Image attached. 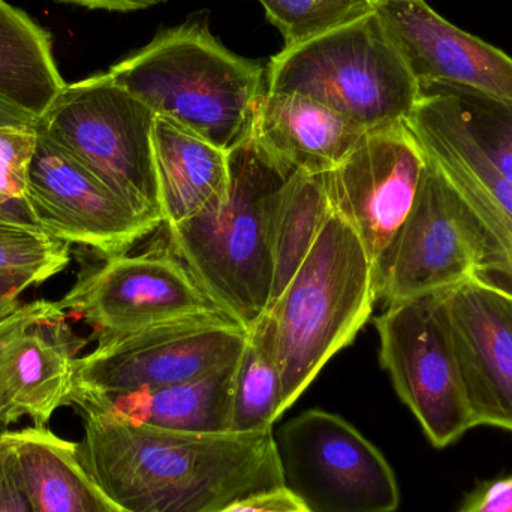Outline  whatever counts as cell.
Listing matches in <instances>:
<instances>
[{
	"label": "cell",
	"mask_w": 512,
	"mask_h": 512,
	"mask_svg": "<svg viewBox=\"0 0 512 512\" xmlns=\"http://www.w3.org/2000/svg\"><path fill=\"white\" fill-rule=\"evenodd\" d=\"M427 159L406 122L369 129L324 174L331 210L360 237L375 267L414 206Z\"/></svg>",
	"instance_id": "12"
},
{
	"label": "cell",
	"mask_w": 512,
	"mask_h": 512,
	"mask_svg": "<svg viewBox=\"0 0 512 512\" xmlns=\"http://www.w3.org/2000/svg\"><path fill=\"white\" fill-rule=\"evenodd\" d=\"M489 271L480 224L427 161L408 218L373 267L376 298L387 306L414 300L489 277Z\"/></svg>",
	"instance_id": "8"
},
{
	"label": "cell",
	"mask_w": 512,
	"mask_h": 512,
	"mask_svg": "<svg viewBox=\"0 0 512 512\" xmlns=\"http://www.w3.org/2000/svg\"><path fill=\"white\" fill-rule=\"evenodd\" d=\"M56 2L72 3L89 9H105V11L132 12L152 8L167 0H56Z\"/></svg>",
	"instance_id": "32"
},
{
	"label": "cell",
	"mask_w": 512,
	"mask_h": 512,
	"mask_svg": "<svg viewBox=\"0 0 512 512\" xmlns=\"http://www.w3.org/2000/svg\"><path fill=\"white\" fill-rule=\"evenodd\" d=\"M248 339L249 330L222 310L108 337L77 358L72 396H108L192 381L236 363Z\"/></svg>",
	"instance_id": "7"
},
{
	"label": "cell",
	"mask_w": 512,
	"mask_h": 512,
	"mask_svg": "<svg viewBox=\"0 0 512 512\" xmlns=\"http://www.w3.org/2000/svg\"><path fill=\"white\" fill-rule=\"evenodd\" d=\"M460 512H512V474L478 486Z\"/></svg>",
	"instance_id": "30"
},
{
	"label": "cell",
	"mask_w": 512,
	"mask_h": 512,
	"mask_svg": "<svg viewBox=\"0 0 512 512\" xmlns=\"http://www.w3.org/2000/svg\"><path fill=\"white\" fill-rule=\"evenodd\" d=\"M0 512H35L3 430L0 432Z\"/></svg>",
	"instance_id": "29"
},
{
	"label": "cell",
	"mask_w": 512,
	"mask_h": 512,
	"mask_svg": "<svg viewBox=\"0 0 512 512\" xmlns=\"http://www.w3.org/2000/svg\"><path fill=\"white\" fill-rule=\"evenodd\" d=\"M2 430H5V429H3V427H0V432H2Z\"/></svg>",
	"instance_id": "36"
},
{
	"label": "cell",
	"mask_w": 512,
	"mask_h": 512,
	"mask_svg": "<svg viewBox=\"0 0 512 512\" xmlns=\"http://www.w3.org/2000/svg\"><path fill=\"white\" fill-rule=\"evenodd\" d=\"M406 125L480 224L489 246V279L512 292V183L466 137L438 93L421 92Z\"/></svg>",
	"instance_id": "17"
},
{
	"label": "cell",
	"mask_w": 512,
	"mask_h": 512,
	"mask_svg": "<svg viewBox=\"0 0 512 512\" xmlns=\"http://www.w3.org/2000/svg\"><path fill=\"white\" fill-rule=\"evenodd\" d=\"M239 361V360H237ZM236 363L201 378L128 393L74 394L69 406L101 411L134 424L179 432H230Z\"/></svg>",
	"instance_id": "19"
},
{
	"label": "cell",
	"mask_w": 512,
	"mask_h": 512,
	"mask_svg": "<svg viewBox=\"0 0 512 512\" xmlns=\"http://www.w3.org/2000/svg\"><path fill=\"white\" fill-rule=\"evenodd\" d=\"M438 93L466 137L504 179L512 183V111L489 99L451 89Z\"/></svg>",
	"instance_id": "26"
},
{
	"label": "cell",
	"mask_w": 512,
	"mask_h": 512,
	"mask_svg": "<svg viewBox=\"0 0 512 512\" xmlns=\"http://www.w3.org/2000/svg\"><path fill=\"white\" fill-rule=\"evenodd\" d=\"M57 304L86 321L99 340L221 310L186 265L165 252L110 256L81 274Z\"/></svg>",
	"instance_id": "13"
},
{
	"label": "cell",
	"mask_w": 512,
	"mask_h": 512,
	"mask_svg": "<svg viewBox=\"0 0 512 512\" xmlns=\"http://www.w3.org/2000/svg\"><path fill=\"white\" fill-rule=\"evenodd\" d=\"M68 313L53 301L18 304L0 318V427L21 418L47 427L57 409L69 406L77 352L83 343Z\"/></svg>",
	"instance_id": "14"
},
{
	"label": "cell",
	"mask_w": 512,
	"mask_h": 512,
	"mask_svg": "<svg viewBox=\"0 0 512 512\" xmlns=\"http://www.w3.org/2000/svg\"><path fill=\"white\" fill-rule=\"evenodd\" d=\"M219 512H309L288 489L268 490L242 499Z\"/></svg>",
	"instance_id": "31"
},
{
	"label": "cell",
	"mask_w": 512,
	"mask_h": 512,
	"mask_svg": "<svg viewBox=\"0 0 512 512\" xmlns=\"http://www.w3.org/2000/svg\"><path fill=\"white\" fill-rule=\"evenodd\" d=\"M155 119L146 104L107 72L66 84L36 129L135 210L162 221L153 153Z\"/></svg>",
	"instance_id": "6"
},
{
	"label": "cell",
	"mask_w": 512,
	"mask_h": 512,
	"mask_svg": "<svg viewBox=\"0 0 512 512\" xmlns=\"http://www.w3.org/2000/svg\"><path fill=\"white\" fill-rule=\"evenodd\" d=\"M3 218H5V216H3Z\"/></svg>",
	"instance_id": "37"
},
{
	"label": "cell",
	"mask_w": 512,
	"mask_h": 512,
	"mask_svg": "<svg viewBox=\"0 0 512 512\" xmlns=\"http://www.w3.org/2000/svg\"><path fill=\"white\" fill-rule=\"evenodd\" d=\"M282 382L274 354L273 328L267 313L249 331L237 361L231 400L230 432L271 429L282 417Z\"/></svg>",
	"instance_id": "24"
},
{
	"label": "cell",
	"mask_w": 512,
	"mask_h": 512,
	"mask_svg": "<svg viewBox=\"0 0 512 512\" xmlns=\"http://www.w3.org/2000/svg\"><path fill=\"white\" fill-rule=\"evenodd\" d=\"M285 47L301 44L373 11L367 0H259Z\"/></svg>",
	"instance_id": "27"
},
{
	"label": "cell",
	"mask_w": 512,
	"mask_h": 512,
	"mask_svg": "<svg viewBox=\"0 0 512 512\" xmlns=\"http://www.w3.org/2000/svg\"><path fill=\"white\" fill-rule=\"evenodd\" d=\"M445 292L388 304L375 319L382 367L436 448L454 444L475 427L448 328Z\"/></svg>",
	"instance_id": "10"
},
{
	"label": "cell",
	"mask_w": 512,
	"mask_h": 512,
	"mask_svg": "<svg viewBox=\"0 0 512 512\" xmlns=\"http://www.w3.org/2000/svg\"><path fill=\"white\" fill-rule=\"evenodd\" d=\"M78 456L126 512H219L283 487L273 429L179 432L81 412Z\"/></svg>",
	"instance_id": "1"
},
{
	"label": "cell",
	"mask_w": 512,
	"mask_h": 512,
	"mask_svg": "<svg viewBox=\"0 0 512 512\" xmlns=\"http://www.w3.org/2000/svg\"><path fill=\"white\" fill-rule=\"evenodd\" d=\"M330 212L324 174L292 173L288 177L274 209V273L268 310L303 264Z\"/></svg>",
	"instance_id": "23"
},
{
	"label": "cell",
	"mask_w": 512,
	"mask_h": 512,
	"mask_svg": "<svg viewBox=\"0 0 512 512\" xmlns=\"http://www.w3.org/2000/svg\"><path fill=\"white\" fill-rule=\"evenodd\" d=\"M36 122L32 114L0 99V126H35Z\"/></svg>",
	"instance_id": "34"
},
{
	"label": "cell",
	"mask_w": 512,
	"mask_h": 512,
	"mask_svg": "<svg viewBox=\"0 0 512 512\" xmlns=\"http://www.w3.org/2000/svg\"><path fill=\"white\" fill-rule=\"evenodd\" d=\"M227 203L168 227L171 248L207 297L251 331L273 288V216L289 173L246 140L230 153Z\"/></svg>",
	"instance_id": "3"
},
{
	"label": "cell",
	"mask_w": 512,
	"mask_h": 512,
	"mask_svg": "<svg viewBox=\"0 0 512 512\" xmlns=\"http://www.w3.org/2000/svg\"><path fill=\"white\" fill-rule=\"evenodd\" d=\"M114 83L224 152L249 140L267 69L228 50L206 21L162 30L108 71Z\"/></svg>",
	"instance_id": "2"
},
{
	"label": "cell",
	"mask_w": 512,
	"mask_h": 512,
	"mask_svg": "<svg viewBox=\"0 0 512 512\" xmlns=\"http://www.w3.org/2000/svg\"><path fill=\"white\" fill-rule=\"evenodd\" d=\"M50 33L0 0V99L39 119L66 86Z\"/></svg>",
	"instance_id": "22"
},
{
	"label": "cell",
	"mask_w": 512,
	"mask_h": 512,
	"mask_svg": "<svg viewBox=\"0 0 512 512\" xmlns=\"http://www.w3.org/2000/svg\"><path fill=\"white\" fill-rule=\"evenodd\" d=\"M366 129L297 93L265 92L252 140L289 173L325 174L346 158Z\"/></svg>",
	"instance_id": "18"
},
{
	"label": "cell",
	"mask_w": 512,
	"mask_h": 512,
	"mask_svg": "<svg viewBox=\"0 0 512 512\" xmlns=\"http://www.w3.org/2000/svg\"><path fill=\"white\" fill-rule=\"evenodd\" d=\"M27 288L26 283L18 280L0 279V318L18 306V297Z\"/></svg>",
	"instance_id": "33"
},
{
	"label": "cell",
	"mask_w": 512,
	"mask_h": 512,
	"mask_svg": "<svg viewBox=\"0 0 512 512\" xmlns=\"http://www.w3.org/2000/svg\"><path fill=\"white\" fill-rule=\"evenodd\" d=\"M69 243L38 225L0 216V279L38 285L69 264Z\"/></svg>",
	"instance_id": "25"
},
{
	"label": "cell",
	"mask_w": 512,
	"mask_h": 512,
	"mask_svg": "<svg viewBox=\"0 0 512 512\" xmlns=\"http://www.w3.org/2000/svg\"><path fill=\"white\" fill-rule=\"evenodd\" d=\"M267 92L307 96L366 131L406 122L421 96L375 11L271 57Z\"/></svg>",
	"instance_id": "5"
},
{
	"label": "cell",
	"mask_w": 512,
	"mask_h": 512,
	"mask_svg": "<svg viewBox=\"0 0 512 512\" xmlns=\"http://www.w3.org/2000/svg\"><path fill=\"white\" fill-rule=\"evenodd\" d=\"M445 313L475 427L512 432V292L474 277L445 292Z\"/></svg>",
	"instance_id": "16"
},
{
	"label": "cell",
	"mask_w": 512,
	"mask_h": 512,
	"mask_svg": "<svg viewBox=\"0 0 512 512\" xmlns=\"http://www.w3.org/2000/svg\"><path fill=\"white\" fill-rule=\"evenodd\" d=\"M376 301L369 255L351 225L331 210L303 264L267 312L282 415L322 367L354 342Z\"/></svg>",
	"instance_id": "4"
},
{
	"label": "cell",
	"mask_w": 512,
	"mask_h": 512,
	"mask_svg": "<svg viewBox=\"0 0 512 512\" xmlns=\"http://www.w3.org/2000/svg\"><path fill=\"white\" fill-rule=\"evenodd\" d=\"M35 512H126L84 469L78 444L48 427L3 430Z\"/></svg>",
	"instance_id": "21"
},
{
	"label": "cell",
	"mask_w": 512,
	"mask_h": 512,
	"mask_svg": "<svg viewBox=\"0 0 512 512\" xmlns=\"http://www.w3.org/2000/svg\"><path fill=\"white\" fill-rule=\"evenodd\" d=\"M367 2L370 3V6H375V5H378V3H382V2H390V0H367Z\"/></svg>",
	"instance_id": "35"
},
{
	"label": "cell",
	"mask_w": 512,
	"mask_h": 512,
	"mask_svg": "<svg viewBox=\"0 0 512 512\" xmlns=\"http://www.w3.org/2000/svg\"><path fill=\"white\" fill-rule=\"evenodd\" d=\"M153 153L167 228L227 203L230 153L162 117L153 126Z\"/></svg>",
	"instance_id": "20"
},
{
	"label": "cell",
	"mask_w": 512,
	"mask_h": 512,
	"mask_svg": "<svg viewBox=\"0 0 512 512\" xmlns=\"http://www.w3.org/2000/svg\"><path fill=\"white\" fill-rule=\"evenodd\" d=\"M36 134L24 200L42 230L110 258L126 254L164 224L135 210L47 135L38 129Z\"/></svg>",
	"instance_id": "11"
},
{
	"label": "cell",
	"mask_w": 512,
	"mask_h": 512,
	"mask_svg": "<svg viewBox=\"0 0 512 512\" xmlns=\"http://www.w3.org/2000/svg\"><path fill=\"white\" fill-rule=\"evenodd\" d=\"M283 487L309 512H394L400 492L381 451L339 415L310 409L280 427Z\"/></svg>",
	"instance_id": "9"
},
{
	"label": "cell",
	"mask_w": 512,
	"mask_h": 512,
	"mask_svg": "<svg viewBox=\"0 0 512 512\" xmlns=\"http://www.w3.org/2000/svg\"><path fill=\"white\" fill-rule=\"evenodd\" d=\"M36 138V125L0 126V216L30 224L24 197Z\"/></svg>",
	"instance_id": "28"
},
{
	"label": "cell",
	"mask_w": 512,
	"mask_h": 512,
	"mask_svg": "<svg viewBox=\"0 0 512 512\" xmlns=\"http://www.w3.org/2000/svg\"><path fill=\"white\" fill-rule=\"evenodd\" d=\"M420 90L471 93L512 111V57L454 26L426 0L373 6Z\"/></svg>",
	"instance_id": "15"
}]
</instances>
